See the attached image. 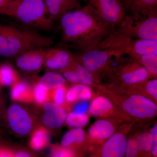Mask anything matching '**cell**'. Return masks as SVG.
<instances>
[{
    "instance_id": "1",
    "label": "cell",
    "mask_w": 157,
    "mask_h": 157,
    "mask_svg": "<svg viewBox=\"0 0 157 157\" xmlns=\"http://www.w3.org/2000/svg\"><path fill=\"white\" fill-rule=\"evenodd\" d=\"M59 21L63 44L82 52L94 49L115 29L98 17L90 5L68 12Z\"/></svg>"
},
{
    "instance_id": "2",
    "label": "cell",
    "mask_w": 157,
    "mask_h": 157,
    "mask_svg": "<svg viewBox=\"0 0 157 157\" xmlns=\"http://www.w3.org/2000/svg\"><path fill=\"white\" fill-rule=\"evenodd\" d=\"M93 90L97 94L108 98L134 124L150 121L156 117V104L127 88L110 82L96 85Z\"/></svg>"
},
{
    "instance_id": "3",
    "label": "cell",
    "mask_w": 157,
    "mask_h": 157,
    "mask_svg": "<svg viewBox=\"0 0 157 157\" xmlns=\"http://www.w3.org/2000/svg\"><path fill=\"white\" fill-rule=\"evenodd\" d=\"M53 43L51 37L30 29L11 26H1L0 56L17 57L33 49L50 47Z\"/></svg>"
},
{
    "instance_id": "4",
    "label": "cell",
    "mask_w": 157,
    "mask_h": 157,
    "mask_svg": "<svg viewBox=\"0 0 157 157\" xmlns=\"http://www.w3.org/2000/svg\"><path fill=\"white\" fill-rule=\"evenodd\" d=\"M2 14L42 30L49 31L53 27L44 0H12Z\"/></svg>"
},
{
    "instance_id": "5",
    "label": "cell",
    "mask_w": 157,
    "mask_h": 157,
    "mask_svg": "<svg viewBox=\"0 0 157 157\" xmlns=\"http://www.w3.org/2000/svg\"><path fill=\"white\" fill-rule=\"evenodd\" d=\"M94 49L115 51L131 58L136 55H157V41L132 39L114 31Z\"/></svg>"
},
{
    "instance_id": "6",
    "label": "cell",
    "mask_w": 157,
    "mask_h": 157,
    "mask_svg": "<svg viewBox=\"0 0 157 157\" xmlns=\"http://www.w3.org/2000/svg\"><path fill=\"white\" fill-rule=\"evenodd\" d=\"M107 74L111 78V82L125 87L153 78L143 66L131 58L116 67H110Z\"/></svg>"
},
{
    "instance_id": "7",
    "label": "cell",
    "mask_w": 157,
    "mask_h": 157,
    "mask_svg": "<svg viewBox=\"0 0 157 157\" xmlns=\"http://www.w3.org/2000/svg\"><path fill=\"white\" fill-rule=\"evenodd\" d=\"M114 31L132 39L157 41V15L139 19L127 15Z\"/></svg>"
},
{
    "instance_id": "8",
    "label": "cell",
    "mask_w": 157,
    "mask_h": 157,
    "mask_svg": "<svg viewBox=\"0 0 157 157\" xmlns=\"http://www.w3.org/2000/svg\"><path fill=\"white\" fill-rule=\"evenodd\" d=\"M134 124L127 122L91 153L88 157H125L128 136Z\"/></svg>"
},
{
    "instance_id": "9",
    "label": "cell",
    "mask_w": 157,
    "mask_h": 157,
    "mask_svg": "<svg viewBox=\"0 0 157 157\" xmlns=\"http://www.w3.org/2000/svg\"><path fill=\"white\" fill-rule=\"evenodd\" d=\"M122 54L108 49H93L75 55L76 59L86 69L101 78L102 73L110 68L109 62L112 57H120Z\"/></svg>"
},
{
    "instance_id": "10",
    "label": "cell",
    "mask_w": 157,
    "mask_h": 157,
    "mask_svg": "<svg viewBox=\"0 0 157 157\" xmlns=\"http://www.w3.org/2000/svg\"><path fill=\"white\" fill-rule=\"evenodd\" d=\"M103 21L115 28L126 16L125 8L121 0H89V4Z\"/></svg>"
},
{
    "instance_id": "11",
    "label": "cell",
    "mask_w": 157,
    "mask_h": 157,
    "mask_svg": "<svg viewBox=\"0 0 157 157\" xmlns=\"http://www.w3.org/2000/svg\"><path fill=\"white\" fill-rule=\"evenodd\" d=\"M125 123L105 119L97 120L90 126L86 133V141L90 151L91 153L104 143Z\"/></svg>"
},
{
    "instance_id": "12",
    "label": "cell",
    "mask_w": 157,
    "mask_h": 157,
    "mask_svg": "<svg viewBox=\"0 0 157 157\" xmlns=\"http://www.w3.org/2000/svg\"><path fill=\"white\" fill-rule=\"evenodd\" d=\"M90 115L99 119L112 120L121 122H131L108 98L97 94L88 109Z\"/></svg>"
},
{
    "instance_id": "13",
    "label": "cell",
    "mask_w": 157,
    "mask_h": 157,
    "mask_svg": "<svg viewBox=\"0 0 157 157\" xmlns=\"http://www.w3.org/2000/svg\"><path fill=\"white\" fill-rule=\"evenodd\" d=\"M67 81L73 84H82L94 88L100 84L101 78L86 69L76 59L64 70L59 72Z\"/></svg>"
},
{
    "instance_id": "14",
    "label": "cell",
    "mask_w": 157,
    "mask_h": 157,
    "mask_svg": "<svg viewBox=\"0 0 157 157\" xmlns=\"http://www.w3.org/2000/svg\"><path fill=\"white\" fill-rule=\"evenodd\" d=\"M75 59V55L67 48H49L45 49L43 66L48 70L59 73L67 67Z\"/></svg>"
},
{
    "instance_id": "15",
    "label": "cell",
    "mask_w": 157,
    "mask_h": 157,
    "mask_svg": "<svg viewBox=\"0 0 157 157\" xmlns=\"http://www.w3.org/2000/svg\"><path fill=\"white\" fill-rule=\"evenodd\" d=\"M7 117L10 128L18 135H27L32 130V119L28 113L19 105L10 106L7 110Z\"/></svg>"
},
{
    "instance_id": "16",
    "label": "cell",
    "mask_w": 157,
    "mask_h": 157,
    "mask_svg": "<svg viewBox=\"0 0 157 157\" xmlns=\"http://www.w3.org/2000/svg\"><path fill=\"white\" fill-rule=\"evenodd\" d=\"M45 113L42 117L45 125L51 129L59 128L65 123L67 112L64 107L53 102H47L43 104Z\"/></svg>"
},
{
    "instance_id": "17",
    "label": "cell",
    "mask_w": 157,
    "mask_h": 157,
    "mask_svg": "<svg viewBox=\"0 0 157 157\" xmlns=\"http://www.w3.org/2000/svg\"><path fill=\"white\" fill-rule=\"evenodd\" d=\"M45 49H33L20 55L16 58V64L23 71L33 72L42 68L44 63Z\"/></svg>"
},
{
    "instance_id": "18",
    "label": "cell",
    "mask_w": 157,
    "mask_h": 157,
    "mask_svg": "<svg viewBox=\"0 0 157 157\" xmlns=\"http://www.w3.org/2000/svg\"><path fill=\"white\" fill-rule=\"evenodd\" d=\"M61 145L76 151L89 152L86 141V133L82 128H73L62 137Z\"/></svg>"
},
{
    "instance_id": "19",
    "label": "cell",
    "mask_w": 157,
    "mask_h": 157,
    "mask_svg": "<svg viewBox=\"0 0 157 157\" xmlns=\"http://www.w3.org/2000/svg\"><path fill=\"white\" fill-rule=\"evenodd\" d=\"M124 6L134 19L157 15V0H129Z\"/></svg>"
},
{
    "instance_id": "20",
    "label": "cell",
    "mask_w": 157,
    "mask_h": 157,
    "mask_svg": "<svg viewBox=\"0 0 157 157\" xmlns=\"http://www.w3.org/2000/svg\"><path fill=\"white\" fill-rule=\"evenodd\" d=\"M48 16L53 21H59L70 11L81 8L78 0H44Z\"/></svg>"
},
{
    "instance_id": "21",
    "label": "cell",
    "mask_w": 157,
    "mask_h": 157,
    "mask_svg": "<svg viewBox=\"0 0 157 157\" xmlns=\"http://www.w3.org/2000/svg\"><path fill=\"white\" fill-rule=\"evenodd\" d=\"M94 90L88 86L73 84L69 88L66 94V101L73 103L78 101H89L95 97Z\"/></svg>"
},
{
    "instance_id": "22",
    "label": "cell",
    "mask_w": 157,
    "mask_h": 157,
    "mask_svg": "<svg viewBox=\"0 0 157 157\" xmlns=\"http://www.w3.org/2000/svg\"><path fill=\"white\" fill-rule=\"evenodd\" d=\"M124 87L148 98L157 105V78H151L139 84Z\"/></svg>"
},
{
    "instance_id": "23",
    "label": "cell",
    "mask_w": 157,
    "mask_h": 157,
    "mask_svg": "<svg viewBox=\"0 0 157 157\" xmlns=\"http://www.w3.org/2000/svg\"><path fill=\"white\" fill-rule=\"evenodd\" d=\"M11 96L14 101L29 103L34 100L33 89L24 81H17L11 88Z\"/></svg>"
},
{
    "instance_id": "24",
    "label": "cell",
    "mask_w": 157,
    "mask_h": 157,
    "mask_svg": "<svg viewBox=\"0 0 157 157\" xmlns=\"http://www.w3.org/2000/svg\"><path fill=\"white\" fill-rule=\"evenodd\" d=\"M67 81L61 74L57 72L51 71L45 73L41 77L39 83L50 91L66 85Z\"/></svg>"
},
{
    "instance_id": "25",
    "label": "cell",
    "mask_w": 157,
    "mask_h": 157,
    "mask_svg": "<svg viewBox=\"0 0 157 157\" xmlns=\"http://www.w3.org/2000/svg\"><path fill=\"white\" fill-rule=\"evenodd\" d=\"M49 142L48 132L44 127H40L33 133L30 145L33 149L39 150L47 146Z\"/></svg>"
},
{
    "instance_id": "26",
    "label": "cell",
    "mask_w": 157,
    "mask_h": 157,
    "mask_svg": "<svg viewBox=\"0 0 157 157\" xmlns=\"http://www.w3.org/2000/svg\"><path fill=\"white\" fill-rule=\"evenodd\" d=\"M90 114L71 112L67 113L65 123L73 128H82L87 125L90 121Z\"/></svg>"
},
{
    "instance_id": "27",
    "label": "cell",
    "mask_w": 157,
    "mask_h": 157,
    "mask_svg": "<svg viewBox=\"0 0 157 157\" xmlns=\"http://www.w3.org/2000/svg\"><path fill=\"white\" fill-rule=\"evenodd\" d=\"M143 66L153 78H157V55H136L131 58Z\"/></svg>"
},
{
    "instance_id": "28",
    "label": "cell",
    "mask_w": 157,
    "mask_h": 157,
    "mask_svg": "<svg viewBox=\"0 0 157 157\" xmlns=\"http://www.w3.org/2000/svg\"><path fill=\"white\" fill-rule=\"evenodd\" d=\"M19 81L18 75L14 68L10 65L0 66V83L5 86H12Z\"/></svg>"
},
{
    "instance_id": "29",
    "label": "cell",
    "mask_w": 157,
    "mask_h": 157,
    "mask_svg": "<svg viewBox=\"0 0 157 157\" xmlns=\"http://www.w3.org/2000/svg\"><path fill=\"white\" fill-rule=\"evenodd\" d=\"M87 153L76 151L63 147L60 144L53 145L51 149L50 157H83Z\"/></svg>"
},
{
    "instance_id": "30",
    "label": "cell",
    "mask_w": 157,
    "mask_h": 157,
    "mask_svg": "<svg viewBox=\"0 0 157 157\" xmlns=\"http://www.w3.org/2000/svg\"><path fill=\"white\" fill-rule=\"evenodd\" d=\"M34 100L39 105L48 102L50 98L49 91L39 82L35 85L33 88Z\"/></svg>"
},
{
    "instance_id": "31",
    "label": "cell",
    "mask_w": 157,
    "mask_h": 157,
    "mask_svg": "<svg viewBox=\"0 0 157 157\" xmlns=\"http://www.w3.org/2000/svg\"><path fill=\"white\" fill-rule=\"evenodd\" d=\"M125 157H140V151L135 137V132L131 134L130 132L129 133Z\"/></svg>"
},
{
    "instance_id": "32",
    "label": "cell",
    "mask_w": 157,
    "mask_h": 157,
    "mask_svg": "<svg viewBox=\"0 0 157 157\" xmlns=\"http://www.w3.org/2000/svg\"><path fill=\"white\" fill-rule=\"evenodd\" d=\"M67 89L66 85L49 91L50 98H52L53 103L63 107L66 101V96Z\"/></svg>"
},
{
    "instance_id": "33",
    "label": "cell",
    "mask_w": 157,
    "mask_h": 157,
    "mask_svg": "<svg viewBox=\"0 0 157 157\" xmlns=\"http://www.w3.org/2000/svg\"><path fill=\"white\" fill-rule=\"evenodd\" d=\"M152 136V146L151 155V157H157V123L154 125L150 130Z\"/></svg>"
},
{
    "instance_id": "34",
    "label": "cell",
    "mask_w": 157,
    "mask_h": 157,
    "mask_svg": "<svg viewBox=\"0 0 157 157\" xmlns=\"http://www.w3.org/2000/svg\"><path fill=\"white\" fill-rule=\"evenodd\" d=\"M11 150L13 157H37L33 153L25 149H17L14 151Z\"/></svg>"
},
{
    "instance_id": "35",
    "label": "cell",
    "mask_w": 157,
    "mask_h": 157,
    "mask_svg": "<svg viewBox=\"0 0 157 157\" xmlns=\"http://www.w3.org/2000/svg\"><path fill=\"white\" fill-rule=\"evenodd\" d=\"M74 106L73 112L78 113H86V111L88 109V105L86 101H80Z\"/></svg>"
},
{
    "instance_id": "36",
    "label": "cell",
    "mask_w": 157,
    "mask_h": 157,
    "mask_svg": "<svg viewBox=\"0 0 157 157\" xmlns=\"http://www.w3.org/2000/svg\"><path fill=\"white\" fill-rule=\"evenodd\" d=\"M0 157H13L11 149L5 147H0Z\"/></svg>"
},
{
    "instance_id": "37",
    "label": "cell",
    "mask_w": 157,
    "mask_h": 157,
    "mask_svg": "<svg viewBox=\"0 0 157 157\" xmlns=\"http://www.w3.org/2000/svg\"><path fill=\"white\" fill-rule=\"evenodd\" d=\"M12 0H0V13L2 14L3 11L9 6Z\"/></svg>"
},
{
    "instance_id": "38",
    "label": "cell",
    "mask_w": 157,
    "mask_h": 157,
    "mask_svg": "<svg viewBox=\"0 0 157 157\" xmlns=\"http://www.w3.org/2000/svg\"><path fill=\"white\" fill-rule=\"evenodd\" d=\"M122 2L123 5H124V4L126 3L127 2H128L129 0H122Z\"/></svg>"
},
{
    "instance_id": "39",
    "label": "cell",
    "mask_w": 157,
    "mask_h": 157,
    "mask_svg": "<svg viewBox=\"0 0 157 157\" xmlns=\"http://www.w3.org/2000/svg\"><path fill=\"white\" fill-rule=\"evenodd\" d=\"M0 33H1V26H0Z\"/></svg>"
}]
</instances>
